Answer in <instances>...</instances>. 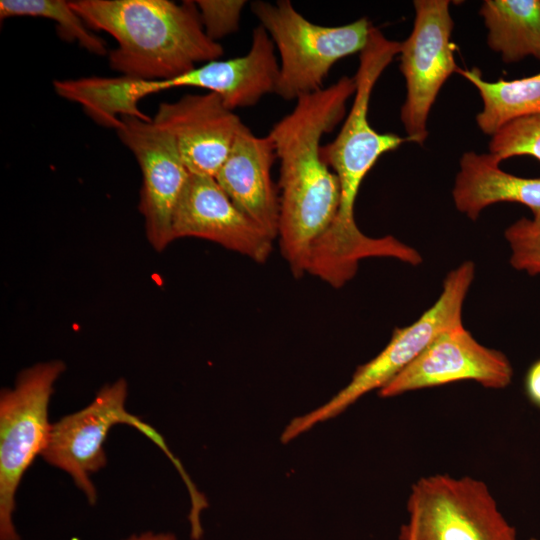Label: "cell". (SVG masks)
Listing matches in <instances>:
<instances>
[{"instance_id":"6da1fadb","label":"cell","mask_w":540,"mask_h":540,"mask_svg":"<svg viewBox=\"0 0 540 540\" xmlns=\"http://www.w3.org/2000/svg\"><path fill=\"white\" fill-rule=\"evenodd\" d=\"M355 87L354 77L342 76L300 97L268 133L280 161L278 237L290 252L309 251L337 217L340 183L321 157V139L344 119Z\"/></svg>"},{"instance_id":"7a4b0ae2","label":"cell","mask_w":540,"mask_h":540,"mask_svg":"<svg viewBox=\"0 0 540 540\" xmlns=\"http://www.w3.org/2000/svg\"><path fill=\"white\" fill-rule=\"evenodd\" d=\"M70 5L89 28L116 40L109 66L124 76L169 80L224 53L205 33L195 1L76 0Z\"/></svg>"},{"instance_id":"3957f363","label":"cell","mask_w":540,"mask_h":540,"mask_svg":"<svg viewBox=\"0 0 540 540\" xmlns=\"http://www.w3.org/2000/svg\"><path fill=\"white\" fill-rule=\"evenodd\" d=\"M399 52L400 42L388 39L372 26L367 44L359 53L351 109L335 139L321 147V157L338 177L341 188L339 211L330 228L339 239H352L361 232L354 219V205L367 173L380 156L409 141L394 133L377 132L368 120L373 88Z\"/></svg>"},{"instance_id":"277c9868","label":"cell","mask_w":540,"mask_h":540,"mask_svg":"<svg viewBox=\"0 0 540 540\" xmlns=\"http://www.w3.org/2000/svg\"><path fill=\"white\" fill-rule=\"evenodd\" d=\"M250 7L278 51L275 94L285 101L324 88L331 68L342 58L360 53L372 28L365 17L340 26L315 24L289 0L254 1Z\"/></svg>"},{"instance_id":"5b68a950","label":"cell","mask_w":540,"mask_h":540,"mask_svg":"<svg viewBox=\"0 0 540 540\" xmlns=\"http://www.w3.org/2000/svg\"><path fill=\"white\" fill-rule=\"evenodd\" d=\"M474 264L462 263L446 276L438 300L409 326L395 328L385 348L357 367L350 382L325 404L295 417L281 441L288 443L316 424L336 417L363 395L378 391L405 369L443 331L462 324L464 299L474 278Z\"/></svg>"},{"instance_id":"8992f818","label":"cell","mask_w":540,"mask_h":540,"mask_svg":"<svg viewBox=\"0 0 540 540\" xmlns=\"http://www.w3.org/2000/svg\"><path fill=\"white\" fill-rule=\"evenodd\" d=\"M60 360L23 370L12 389L0 395V540H20L13 523L15 497L36 456L45 449L52 423L48 419L54 384L64 372Z\"/></svg>"},{"instance_id":"52a82bcc","label":"cell","mask_w":540,"mask_h":540,"mask_svg":"<svg viewBox=\"0 0 540 540\" xmlns=\"http://www.w3.org/2000/svg\"><path fill=\"white\" fill-rule=\"evenodd\" d=\"M127 392V382L122 378L103 386L86 407L52 423L47 445L41 454L46 463L67 473L92 505L97 501V490L91 475L107 464L104 442L110 429L117 424L133 426L147 436L172 461L184 483L191 482L163 437L127 411Z\"/></svg>"},{"instance_id":"ba28073f","label":"cell","mask_w":540,"mask_h":540,"mask_svg":"<svg viewBox=\"0 0 540 540\" xmlns=\"http://www.w3.org/2000/svg\"><path fill=\"white\" fill-rule=\"evenodd\" d=\"M415 540H517L488 486L469 476L420 478L407 502Z\"/></svg>"},{"instance_id":"9c48e42d","label":"cell","mask_w":540,"mask_h":540,"mask_svg":"<svg viewBox=\"0 0 540 540\" xmlns=\"http://www.w3.org/2000/svg\"><path fill=\"white\" fill-rule=\"evenodd\" d=\"M413 28L400 42V71L406 97L400 119L409 141L422 145L427 138V119L436 97L456 65L451 33L454 22L448 0H416Z\"/></svg>"},{"instance_id":"30bf717a","label":"cell","mask_w":540,"mask_h":540,"mask_svg":"<svg viewBox=\"0 0 540 540\" xmlns=\"http://www.w3.org/2000/svg\"><path fill=\"white\" fill-rule=\"evenodd\" d=\"M116 130L121 142L135 156L141 172L139 210L146 235L158 251L172 241L173 217L191 173L173 136L153 121L124 116Z\"/></svg>"},{"instance_id":"8fae6325","label":"cell","mask_w":540,"mask_h":540,"mask_svg":"<svg viewBox=\"0 0 540 540\" xmlns=\"http://www.w3.org/2000/svg\"><path fill=\"white\" fill-rule=\"evenodd\" d=\"M513 377L508 358L480 344L463 324L437 337L396 377L380 389L383 398L406 392L473 380L483 387L502 389Z\"/></svg>"},{"instance_id":"7c38bea8","label":"cell","mask_w":540,"mask_h":540,"mask_svg":"<svg viewBox=\"0 0 540 540\" xmlns=\"http://www.w3.org/2000/svg\"><path fill=\"white\" fill-rule=\"evenodd\" d=\"M152 121L174 138L191 174L215 177L243 124L212 92L161 103Z\"/></svg>"},{"instance_id":"4fadbf2b","label":"cell","mask_w":540,"mask_h":540,"mask_svg":"<svg viewBox=\"0 0 540 540\" xmlns=\"http://www.w3.org/2000/svg\"><path fill=\"white\" fill-rule=\"evenodd\" d=\"M172 232L174 240H210L258 263L265 262L272 251L273 239L210 176L190 175L174 213Z\"/></svg>"},{"instance_id":"5bb4252c","label":"cell","mask_w":540,"mask_h":540,"mask_svg":"<svg viewBox=\"0 0 540 540\" xmlns=\"http://www.w3.org/2000/svg\"><path fill=\"white\" fill-rule=\"evenodd\" d=\"M279 61L274 43L259 24L252 31L248 52L240 57L212 60L169 80H155L156 93L172 88L194 87L217 94L234 111L256 105L275 93Z\"/></svg>"},{"instance_id":"9a60e30c","label":"cell","mask_w":540,"mask_h":540,"mask_svg":"<svg viewBox=\"0 0 540 540\" xmlns=\"http://www.w3.org/2000/svg\"><path fill=\"white\" fill-rule=\"evenodd\" d=\"M277 158L270 137L255 135L244 123L215 180L246 216L273 240L278 237L280 198L271 176Z\"/></svg>"},{"instance_id":"2e32d148","label":"cell","mask_w":540,"mask_h":540,"mask_svg":"<svg viewBox=\"0 0 540 540\" xmlns=\"http://www.w3.org/2000/svg\"><path fill=\"white\" fill-rule=\"evenodd\" d=\"M492 154L465 152L459 161L452 197L457 210L476 220L481 211L495 203L514 202L533 213L540 211V177L525 178L500 168Z\"/></svg>"},{"instance_id":"e0dca14e","label":"cell","mask_w":540,"mask_h":540,"mask_svg":"<svg viewBox=\"0 0 540 540\" xmlns=\"http://www.w3.org/2000/svg\"><path fill=\"white\" fill-rule=\"evenodd\" d=\"M53 87L60 97L80 104L86 115L98 125L118 130L124 116L152 121L140 110L138 103L142 98L155 94L153 80L124 75L89 76L55 80Z\"/></svg>"},{"instance_id":"ac0fdd59","label":"cell","mask_w":540,"mask_h":540,"mask_svg":"<svg viewBox=\"0 0 540 540\" xmlns=\"http://www.w3.org/2000/svg\"><path fill=\"white\" fill-rule=\"evenodd\" d=\"M479 14L487 44L505 63L540 60V0H485Z\"/></svg>"},{"instance_id":"d6986e66","label":"cell","mask_w":540,"mask_h":540,"mask_svg":"<svg viewBox=\"0 0 540 540\" xmlns=\"http://www.w3.org/2000/svg\"><path fill=\"white\" fill-rule=\"evenodd\" d=\"M459 73L479 92L482 110L476 116L478 128L493 136L506 124L540 112V73L532 76L495 82L483 79L481 71L458 68Z\"/></svg>"},{"instance_id":"ffe728a7","label":"cell","mask_w":540,"mask_h":540,"mask_svg":"<svg viewBox=\"0 0 540 540\" xmlns=\"http://www.w3.org/2000/svg\"><path fill=\"white\" fill-rule=\"evenodd\" d=\"M29 16L53 20L57 32L66 42H77L82 48L96 55L107 53L106 42L92 33L84 20L63 0H1V20Z\"/></svg>"},{"instance_id":"44dd1931","label":"cell","mask_w":540,"mask_h":540,"mask_svg":"<svg viewBox=\"0 0 540 540\" xmlns=\"http://www.w3.org/2000/svg\"><path fill=\"white\" fill-rule=\"evenodd\" d=\"M489 153L500 162L515 156H530L540 161V112L498 130L491 136Z\"/></svg>"},{"instance_id":"7402d4cb","label":"cell","mask_w":540,"mask_h":540,"mask_svg":"<svg viewBox=\"0 0 540 540\" xmlns=\"http://www.w3.org/2000/svg\"><path fill=\"white\" fill-rule=\"evenodd\" d=\"M504 236L511 249L512 267L531 276L540 275V211L512 223Z\"/></svg>"},{"instance_id":"603a6c76","label":"cell","mask_w":540,"mask_h":540,"mask_svg":"<svg viewBox=\"0 0 540 540\" xmlns=\"http://www.w3.org/2000/svg\"><path fill=\"white\" fill-rule=\"evenodd\" d=\"M201 22L207 36L218 39L236 32L246 1L244 0H197Z\"/></svg>"},{"instance_id":"cb8c5ba5","label":"cell","mask_w":540,"mask_h":540,"mask_svg":"<svg viewBox=\"0 0 540 540\" xmlns=\"http://www.w3.org/2000/svg\"><path fill=\"white\" fill-rule=\"evenodd\" d=\"M525 391L529 400L540 408V359L534 362L526 373Z\"/></svg>"},{"instance_id":"d4e9b609","label":"cell","mask_w":540,"mask_h":540,"mask_svg":"<svg viewBox=\"0 0 540 540\" xmlns=\"http://www.w3.org/2000/svg\"><path fill=\"white\" fill-rule=\"evenodd\" d=\"M125 540H177V538L171 533L145 532L138 535H131Z\"/></svg>"},{"instance_id":"484cf974","label":"cell","mask_w":540,"mask_h":540,"mask_svg":"<svg viewBox=\"0 0 540 540\" xmlns=\"http://www.w3.org/2000/svg\"><path fill=\"white\" fill-rule=\"evenodd\" d=\"M400 540H415L413 530L408 523L401 528Z\"/></svg>"},{"instance_id":"4316f807","label":"cell","mask_w":540,"mask_h":540,"mask_svg":"<svg viewBox=\"0 0 540 540\" xmlns=\"http://www.w3.org/2000/svg\"><path fill=\"white\" fill-rule=\"evenodd\" d=\"M529 540H540V539H537V538H530Z\"/></svg>"}]
</instances>
